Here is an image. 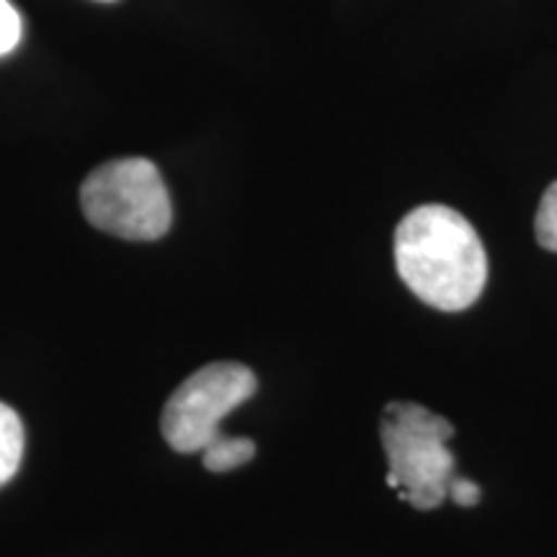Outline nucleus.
Returning <instances> with one entry per match:
<instances>
[{
  "label": "nucleus",
  "instance_id": "obj_5",
  "mask_svg": "<svg viewBox=\"0 0 557 557\" xmlns=\"http://www.w3.org/2000/svg\"><path fill=\"white\" fill-rule=\"evenodd\" d=\"M24 457V426L13 408L0 403V487L16 475Z\"/></svg>",
  "mask_w": 557,
  "mask_h": 557
},
{
  "label": "nucleus",
  "instance_id": "obj_7",
  "mask_svg": "<svg viewBox=\"0 0 557 557\" xmlns=\"http://www.w3.org/2000/svg\"><path fill=\"white\" fill-rule=\"evenodd\" d=\"M534 235L542 248L557 253V181L542 194L537 218H534Z\"/></svg>",
  "mask_w": 557,
  "mask_h": 557
},
{
  "label": "nucleus",
  "instance_id": "obj_1",
  "mask_svg": "<svg viewBox=\"0 0 557 557\" xmlns=\"http://www.w3.org/2000/svg\"><path fill=\"white\" fill-rule=\"evenodd\" d=\"M395 267L421 302L442 312L468 310L487 282L483 240L468 218L444 205H423L400 220Z\"/></svg>",
  "mask_w": 557,
  "mask_h": 557
},
{
  "label": "nucleus",
  "instance_id": "obj_2",
  "mask_svg": "<svg viewBox=\"0 0 557 557\" xmlns=\"http://www.w3.org/2000/svg\"><path fill=\"white\" fill-rule=\"evenodd\" d=\"M382 447L387 457V485L410 506L431 511L449 498L457 459L449 449L455 426L418 403L395 400L382 413Z\"/></svg>",
  "mask_w": 557,
  "mask_h": 557
},
{
  "label": "nucleus",
  "instance_id": "obj_10",
  "mask_svg": "<svg viewBox=\"0 0 557 557\" xmlns=\"http://www.w3.org/2000/svg\"><path fill=\"white\" fill-rule=\"evenodd\" d=\"M103 3H111V0H103Z\"/></svg>",
  "mask_w": 557,
  "mask_h": 557
},
{
  "label": "nucleus",
  "instance_id": "obj_8",
  "mask_svg": "<svg viewBox=\"0 0 557 557\" xmlns=\"http://www.w3.org/2000/svg\"><path fill=\"white\" fill-rule=\"evenodd\" d=\"M21 32H24V24H21L18 11L13 9L9 0H0V58L16 50Z\"/></svg>",
  "mask_w": 557,
  "mask_h": 557
},
{
  "label": "nucleus",
  "instance_id": "obj_9",
  "mask_svg": "<svg viewBox=\"0 0 557 557\" xmlns=\"http://www.w3.org/2000/svg\"><path fill=\"white\" fill-rule=\"evenodd\" d=\"M449 498H455V504L470 508L480 500V487L468 478L455 475L449 480Z\"/></svg>",
  "mask_w": 557,
  "mask_h": 557
},
{
  "label": "nucleus",
  "instance_id": "obj_3",
  "mask_svg": "<svg viewBox=\"0 0 557 557\" xmlns=\"http://www.w3.org/2000/svg\"><path fill=\"white\" fill-rule=\"evenodd\" d=\"M88 222L124 240H158L169 233L171 197L156 163L145 158L109 160L81 186Z\"/></svg>",
  "mask_w": 557,
  "mask_h": 557
},
{
  "label": "nucleus",
  "instance_id": "obj_4",
  "mask_svg": "<svg viewBox=\"0 0 557 557\" xmlns=\"http://www.w3.org/2000/svg\"><path fill=\"white\" fill-rule=\"evenodd\" d=\"M259 382L246 364L214 361L186 377L160 416L165 442L181 455L201 451L222 436V421L256 393Z\"/></svg>",
  "mask_w": 557,
  "mask_h": 557
},
{
  "label": "nucleus",
  "instance_id": "obj_6",
  "mask_svg": "<svg viewBox=\"0 0 557 557\" xmlns=\"http://www.w3.org/2000/svg\"><path fill=\"white\" fill-rule=\"evenodd\" d=\"M256 455V444L243 436H227L222 434L214 438L209 447L201 449V462L209 472H230L248 465Z\"/></svg>",
  "mask_w": 557,
  "mask_h": 557
}]
</instances>
